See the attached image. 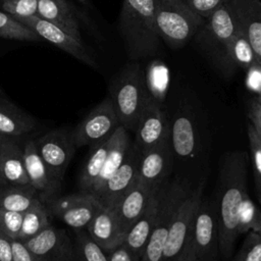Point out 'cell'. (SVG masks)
<instances>
[{
  "mask_svg": "<svg viewBox=\"0 0 261 261\" xmlns=\"http://www.w3.org/2000/svg\"><path fill=\"white\" fill-rule=\"evenodd\" d=\"M40 156L53 178L62 184L67 166L75 153L73 130L60 127L46 133L35 141Z\"/></svg>",
  "mask_w": 261,
  "mask_h": 261,
  "instance_id": "9c48e42d",
  "label": "cell"
},
{
  "mask_svg": "<svg viewBox=\"0 0 261 261\" xmlns=\"http://www.w3.org/2000/svg\"><path fill=\"white\" fill-rule=\"evenodd\" d=\"M109 261H142L141 257L132 252L124 244H120L108 253Z\"/></svg>",
  "mask_w": 261,
  "mask_h": 261,
  "instance_id": "60d3db41",
  "label": "cell"
},
{
  "mask_svg": "<svg viewBox=\"0 0 261 261\" xmlns=\"http://www.w3.org/2000/svg\"><path fill=\"white\" fill-rule=\"evenodd\" d=\"M23 158L30 185L37 192L38 198L45 204L60 196L61 184L56 181L42 157L39 154L35 141H29L23 147Z\"/></svg>",
  "mask_w": 261,
  "mask_h": 261,
  "instance_id": "e0dca14e",
  "label": "cell"
},
{
  "mask_svg": "<svg viewBox=\"0 0 261 261\" xmlns=\"http://www.w3.org/2000/svg\"><path fill=\"white\" fill-rule=\"evenodd\" d=\"M204 181L190 189L171 219L162 261H178L188 249L190 232L196 210L202 200Z\"/></svg>",
  "mask_w": 261,
  "mask_h": 261,
  "instance_id": "ba28073f",
  "label": "cell"
},
{
  "mask_svg": "<svg viewBox=\"0 0 261 261\" xmlns=\"http://www.w3.org/2000/svg\"><path fill=\"white\" fill-rule=\"evenodd\" d=\"M237 30L238 24L229 4L226 2L206 19L204 25L197 33L201 46L224 73L231 71L228 62V47Z\"/></svg>",
  "mask_w": 261,
  "mask_h": 261,
  "instance_id": "8992f818",
  "label": "cell"
},
{
  "mask_svg": "<svg viewBox=\"0 0 261 261\" xmlns=\"http://www.w3.org/2000/svg\"><path fill=\"white\" fill-rule=\"evenodd\" d=\"M51 213L48 206L39 198L23 213L20 231L16 240L24 242L46 229L51 225Z\"/></svg>",
  "mask_w": 261,
  "mask_h": 261,
  "instance_id": "4316f807",
  "label": "cell"
},
{
  "mask_svg": "<svg viewBox=\"0 0 261 261\" xmlns=\"http://www.w3.org/2000/svg\"><path fill=\"white\" fill-rule=\"evenodd\" d=\"M249 118L257 135L261 139V103L257 99H254L250 103Z\"/></svg>",
  "mask_w": 261,
  "mask_h": 261,
  "instance_id": "7bdbcfd3",
  "label": "cell"
},
{
  "mask_svg": "<svg viewBox=\"0 0 261 261\" xmlns=\"http://www.w3.org/2000/svg\"><path fill=\"white\" fill-rule=\"evenodd\" d=\"M238 28L248 37L257 60L261 61V0H230Z\"/></svg>",
  "mask_w": 261,
  "mask_h": 261,
  "instance_id": "d6986e66",
  "label": "cell"
},
{
  "mask_svg": "<svg viewBox=\"0 0 261 261\" xmlns=\"http://www.w3.org/2000/svg\"><path fill=\"white\" fill-rule=\"evenodd\" d=\"M0 38L28 42H37L41 39L31 29L3 10H0Z\"/></svg>",
  "mask_w": 261,
  "mask_h": 261,
  "instance_id": "d6a6232c",
  "label": "cell"
},
{
  "mask_svg": "<svg viewBox=\"0 0 261 261\" xmlns=\"http://www.w3.org/2000/svg\"><path fill=\"white\" fill-rule=\"evenodd\" d=\"M0 261H13L12 239L0 230Z\"/></svg>",
  "mask_w": 261,
  "mask_h": 261,
  "instance_id": "ee69618b",
  "label": "cell"
},
{
  "mask_svg": "<svg viewBox=\"0 0 261 261\" xmlns=\"http://www.w3.org/2000/svg\"><path fill=\"white\" fill-rule=\"evenodd\" d=\"M37 15L83 42L77 15L66 0H38Z\"/></svg>",
  "mask_w": 261,
  "mask_h": 261,
  "instance_id": "44dd1931",
  "label": "cell"
},
{
  "mask_svg": "<svg viewBox=\"0 0 261 261\" xmlns=\"http://www.w3.org/2000/svg\"><path fill=\"white\" fill-rule=\"evenodd\" d=\"M46 205L52 217L60 219L75 230L86 229L102 207L94 194L82 190L77 193L59 196Z\"/></svg>",
  "mask_w": 261,
  "mask_h": 261,
  "instance_id": "8fae6325",
  "label": "cell"
},
{
  "mask_svg": "<svg viewBox=\"0 0 261 261\" xmlns=\"http://www.w3.org/2000/svg\"><path fill=\"white\" fill-rule=\"evenodd\" d=\"M156 193H152L139 178L135 185L125 193L113 208L117 217L120 230L123 234L144 213L150 200ZM124 239V238H123Z\"/></svg>",
  "mask_w": 261,
  "mask_h": 261,
  "instance_id": "ac0fdd59",
  "label": "cell"
},
{
  "mask_svg": "<svg viewBox=\"0 0 261 261\" xmlns=\"http://www.w3.org/2000/svg\"><path fill=\"white\" fill-rule=\"evenodd\" d=\"M189 7L203 17L205 20L208 19L215 10H217L222 4L226 3L227 0H185Z\"/></svg>",
  "mask_w": 261,
  "mask_h": 261,
  "instance_id": "f35d334b",
  "label": "cell"
},
{
  "mask_svg": "<svg viewBox=\"0 0 261 261\" xmlns=\"http://www.w3.org/2000/svg\"><path fill=\"white\" fill-rule=\"evenodd\" d=\"M248 154L234 151L222 161L216 202L220 256L228 260L239 234V214L247 193Z\"/></svg>",
  "mask_w": 261,
  "mask_h": 261,
  "instance_id": "6da1fadb",
  "label": "cell"
},
{
  "mask_svg": "<svg viewBox=\"0 0 261 261\" xmlns=\"http://www.w3.org/2000/svg\"><path fill=\"white\" fill-rule=\"evenodd\" d=\"M86 230L91 238L108 254L123 241V234L113 209L101 207Z\"/></svg>",
  "mask_w": 261,
  "mask_h": 261,
  "instance_id": "ffe728a7",
  "label": "cell"
},
{
  "mask_svg": "<svg viewBox=\"0 0 261 261\" xmlns=\"http://www.w3.org/2000/svg\"><path fill=\"white\" fill-rule=\"evenodd\" d=\"M257 60L248 37L239 28L228 47V62L231 70L236 67L248 69Z\"/></svg>",
  "mask_w": 261,
  "mask_h": 261,
  "instance_id": "4dcf8cb0",
  "label": "cell"
},
{
  "mask_svg": "<svg viewBox=\"0 0 261 261\" xmlns=\"http://www.w3.org/2000/svg\"><path fill=\"white\" fill-rule=\"evenodd\" d=\"M23 213L0 209V230L12 240H16L21 228Z\"/></svg>",
  "mask_w": 261,
  "mask_h": 261,
  "instance_id": "74e56055",
  "label": "cell"
},
{
  "mask_svg": "<svg viewBox=\"0 0 261 261\" xmlns=\"http://www.w3.org/2000/svg\"><path fill=\"white\" fill-rule=\"evenodd\" d=\"M256 99L261 103V96H257V97H256Z\"/></svg>",
  "mask_w": 261,
  "mask_h": 261,
  "instance_id": "f907efd6",
  "label": "cell"
},
{
  "mask_svg": "<svg viewBox=\"0 0 261 261\" xmlns=\"http://www.w3.org/2000/svg\"><path fill=\"white\" fill-rule=\"evenodd\" d=\"M135 133L134 144L141 154L170 136V122L161 103L151 96L141 113Z\"/></svg>",
  "mask_w": 261,
  "mask_h": 261,
  "instance_id": "5bb4252c",
  "label": "cell"
},
{
  "mask_svg": "<svg viewBox=\"0 0 261 261\" xmlns=\"http://www.w3.org/2000/svg\"><path fill=\"white\" fill-rule=\"evenodd\" d=\"M72 261H109V257L86 229H77L73 239Z\"/></svg>",
  "mask_w": 261,
  "mask_h": 261,
  "instance_id": "1f68e13d",
  "label": "cell"
},
{
  "mask_svg": "<svg viewBox=\"0 0 261 261\" xmlns=\"http://www.w3.org/2000/svg\"><path fill=\"white\" fill-rule=\"evenodd\" d=\"M145 79L150 96L159 103L165 98L169 85V69L160 59L152 60L145 71Z\"/></svg>",
  "mask_w": 261,
  "mask_h": 261,
  "instance_id": "f546056e",
  "label": "cell"
},
{
  "mask_svg": "<svg viewBox=\"0 0 261 261\" xmlns=\"http://www.w3.org/2000/svg\"><path fill=\"white\" fill-rule=\"evenodd\" d=\"M110 99L119 123L126 130L136 129L141 113L150 98L145 71L138 62L126 64L110 85Z\"/></svg>",
  "mask_w": 261,
  "mask_h": 261,
  "instance_id": "3957f363",
  "label": "cell"
},
{
  "mask_svg": "<svg viewBox=\"0 0 261 261\" xmlns=\"http://www.w3.org/2000/svg\"><path fill=\"white\" fill-rule=\"evenodd\" d=\"M120 125L110 97L95 106L73 129L76 148L93 147L107 140Z\"/></svg>",
  "mask_w": 261,
  "mask_h": 261,
  "instance_id": "30bf717a",
  "label": "cell"
},
{
  "mask_svg": "<svg viewBox=\"0 0 261 261\" xmlns=\"http://www.w3.org/2000/svg\"><path fill=\"white\" fill-rule=\"evenodd\" d=\"M178 261H197V260L194 258V256L192 255L191 251L189 249H187V251L185 252L184 256Z\"/></svg>",
  "mask_w": 261,
  "mask_h": 261,
  "instance_id": "f6af8a7d",
  "label": "cell"
},
{
  "mask_svg": "<svg viewBox=\"0 0 261 261\" xmlns=\"http://www.w3.org/2000/svg\"><path fill=\"white\" fill-rule=\"evenodd\" d=\"M1 7L13 17H30L37 15L38 0H1Z\"/></svg>",
  "mask_w": 261,
  "mask_h": 261,
  "instance_id": "8d00e7d4",
  "label": "cell"
},
{
  "mask_svg": "<svg viewBox=\"0 0 261 261\" xmlns=\"http://www.w3.org/2000/svg\"><path fill=\"white\" fill-rule=\"evenodd\" d=\"M170 139L174 156L189 158L194 155L196 148L195 125L186 114L177 115L170 123Z\"/></svg>",
  "mask_w": 261,
  "mask_h": 261,
  "instance_id": "484cf974",
  "label": "cell"
},
{
  "mask_svg": "<svg viewBox=\"0 0 261 261\" xmlns=\"http://www.w3.org/2000/svg\"><path fill=\"white\" fill-rule=\"evenodd\" d=\"M118 29L132 60L156 54L160 48L154 0H123Z\"/></svg>",
  "mask_w": 261,
  "mask_h": 261,
  "instance_id": "7a4b0ae2",
  "label": "cell"
},
{
  "mask_svg": "<svg viewBox=\"0 0 261 261\" xmlns=\"http://www.w3.org/2000/svg\"><path fill=\"white\" fill-rule=\"evenodd\" d=\"M228 1H230V0H227V2H228Z\"/></svg>",
  "mask_w": 261,
  "mask_h": 261,
  "instance_id": "816d5d0a",
  "label": "cell"
},
{
  "mask_svg": "<svg viewBox=\"0 0 261 261\" xmlns=\"http://www.w3.org/2000/svg\"><path fill=\"white\" fill-rule=\"evenodd\" d=\"M154 10L161 40L174 49L186 45L206 21L185 0H154Z\"/></svg>",
  "mask_w": 261,
  "mask_h": 261,
  "instance_id": "277c9868",
  "label": "cell"
},
{
  "mask_svg": "<svg viewBox=\"0 0 261 261\" xmlns=\"http://www.w3.org/2000/svg\"><path fill=\"white\" fill-rule=\"evenodd\" d=\"M109 146L110 137L107 140L91 147V152L79 177V187L82 191L91 192L92 187L104 165Z\"/></svg>",
  "mask_w": 261,
  "mask_h": 261,
  "instance_id": "f1b7e54d",
  "label": "cell"
},
{
  "mask_svg": "<svg viewBox=\"0 0 261 261\" xmlns=\"http://www.w3.org/2000/svg\"><path fill=\"white\" fill-rule=\"evenodd\" d=\"M37 198V192L30 184L5 186L0 190V209L24 213Z\"/></svg>",
  "mask_w": 261,
  "mask_h": 261,
  "instance_id": "83f0119b",
  "label": "cell"
},
{
  "mask_svg": "<svg viewBox=\"0 0 261 261\" xmlns=\"http://www.w3.org/2000/svg\"><path fill=\"white\" fill-rule=\"evenodd\" d=\"M190 189L188 184L178 178L168 179L160 188L157 218L151 236L143 250L142 261H162L171 219Z\"/></svg>",
  "mask_w": 261,
  "mask_h": 261,
  "instance_id": "5b68a950",
  "label": "cell"
},
{
  "mask_svg": "<svg viewBox=\"0 0 261 261\" xmlns=\"http://www.w3.org/2000/svg\"><path fill=\"white\" fill-rule=\"evenodd\" d=\"M248 139L257 197L261 204V139L251 123L248 125Z\"/></svg>",
  "mask_w": 261,
  "mask_h": 261,
  "instance_id": "e575fe53",
  "label": "cell"
},
{
  "mask_svg": "<svg viewBox=\"0 0 261 261\" xmlns=\"http://www.w3.org/2000/svg\"><path fill=\"white\" fill-rule=\"evenodd\" d=\"M36 127V119L4 97H0V133L17 139Z\"/></svg>",
  "mask_w": 261,
  "mask_h": 261,
  "instance_id": "d4e9b609",
  "label": "cell"
},
{
  "mask_svg": "<svg viewBox=\"0 0 261 261\" xmlns=\"http://www.w3.org/2000/svg\"><path fill=\"white\" fill-rule=\"evenodd\" d=\"M79 2H81V3H83V4H87V0H77Z\"/></svg>",
  "mask_w": 261,
  "mask_h": 261,
  "instance_id": "681fc988",
  "label": "cell"
},
{
  "mask_svg": "<svg viewBox=\"0 0 261 261\" xmlns=\"http://www.w3.org/2000/svg\"><path fill=\"white\" fill-rule=\"evenodd\" d=\"M7 138H9V137H6V136H4V135H2V134L0 133V146H1V144H2Z\"/></svg>",
  "mask_w": 261,
  "mask_h": 261,
  "instance_id": "bcb514c9",
  "label": "cell"
},
{
  "mask_svg": "<svg viewBox=\"0 0 261 261\" xmlns=\"http://www.w3.org/2000/svg\"><path fill=\"white\" fill-rule=\"evenodd\" d=\"M12 257L13 261H37L23 242L19 240H12Z\"/></svg>",
  "mask_w": 261,
  "mask_h": 261,
  "instance_id": "b9f144b4",
  "label": "cell"
},
{
  "mask_svg": "<svg viewBox=\"0 0 261 261\" xmlns=\"http://www.w3.org/2000/svg\"><path fill=\"white\" fill-rule=\"evenodd\" d=\"M250 231L261 232V208L247 194L239 214V234Z\"/></svg>",
  "mask_w": 261,
  "mask_h": 261,
  "instance_id": "836d02e7",
  "label": "cell"
},
{
  "mask_svg": "<svg viewBox=\"0 0 261 261\" xmlns=\"http://www.w3.org/2000/svg\"><path fill=\"white\" fill-rule=\"evenodd\" d=\"M130 143L132 142L127 130L123 126L119 125L110 137V146L107 157L105 159L101 172L95 184L93 185L90 193L94 194L95 196L100 193L106 181L122 163Z\"/></svg>",
  "mask_w": 261,
  "mask_h": 261,
  "instance_id": "603a6c76",
  "label": "cell"
},
{
  "mask_svg": "<svg viewBox=\"0 0 261 261\" xmlns=\"http://www.w3.org/2000/svg\"><path fill=\"white\" fill-rule=\"evenodd\" d=\"M174 161L170 136L160 144L141 154L139 165L140 180L152 192L157 193L169 178Z\"/></svg>",
  "mask_w": 261,
  "mask_h": 261,
  "instance_id": "7c38bea8",
  "label": "cell"
},
{
  "mask_svg": "<svg viewBox=\"0 0 261 261\" xmlns=\"http://www.w3.org/2000/svg\"><path fill=\"white\" fill-rule=\"evenodd\" d=\"M188 249L197 261H218L219 228L215 201L202 198L194 215Z\"/></svg>",
  "mask_w": 261,
  "mask_h": 261,
  "instance_id": "52a82bcc",
  "label": "cell"
},
{
  "mask_svg": "<svg viewBox=\"0 0 261 261\" xmlns=\"http://www.w3.org/2000/svg\"><path fill=\"white\" fill-rule=\"evenodd\" d=\"M159 203V191L152 197L144 213L127 230L122 241L132 252L142 256L143 250L151 236L152 229L155 225Z\"/></svg>",
  "mask_w": 261,
  "mask_h": 261,
  "instance_id": "cb8c5ba5",
  "label": "cell"
},
{
  "mask_svg": "<svg viewBox=\"0 0 261 261\" xmlns=\"http://www.w3.org/2000/svg\"><path fill=\"white\" fill-rule=\"evenodd\" d=\"M19 22L27 25L40 38H43L61 50L70 54L74 58L84 62L85 64L96 67L97 62L91 52L86 48L83 42L75 40L66 32L56 27L55 24L43 19L38 15L30 17H15Z\"/></svg>",
  "mask_w": 261,
  "mask_h": 261,
  "instance_id": "9a60e30c",
  "label": "cell"
},
{
  "mask_svg": "<svg viewBox=\"0 0 261 261\" xmlns=\"http://www.w3.org/2000/svg\"><path fill=\"white\" fill-rule=\"evenodd\" d=\"M140 159L141 153L132 142L120 166L106 181L100 193L96 195L102 207L113 209L135 185L139 176Z\"/></svg>",
  "mask_w": 261,
  "mask_h": 261,
  "instance_id": "4fadbf2b",
  "label": "cell"
},
{
  "mask_svg": "<svg viewBox=\"0 0 261 261\" xmlns=\"http://www.w3.org/2000/svg\"><path fill=\"white\" fill-rule=\"evenodd\" d=\"M5 186H7V185L4 182V180H3L2 176H1V173H0V190H1L2 188H4Z\"/></svg>",
  "mask_w": 261,
  "mask_h": 261,
  "instance_id": "7dc6e473",
  "label": "cell"
},
{
  "mask_svg": "<svg viewBox=\"0 0 261 261\" xmlns=\"http://www.w3.org/2000/svg\"><path fill=\"white\" fill-rule=\"evenodd\" d=\"M231 261H261V232H248Z\"/></svg>",
  "mask_w": 261,
  "mask_h": 261,
  "instance_id": "d590c367",
  "label": "cell"
},
{
  "mask_svg": "<svg viewBox=\"0 0 261 261\" xmlns=\"http://www.w3.org/2000/svg\"><path fill=\"white\" fill-rule=\"evenodd\" d=\"M23 244L37 261L73 260V241L62 228L50 225Z\"/></svg>",
  "mask_w": 261,
  "mask_h": 261,
  "instance_id": "2e32d148",
  "label": "cell"
},
{
  "mask_svg": "<svg viewBox=\"0 0 261 261\" xmlns=\"http://www.w3.org/2000/svg\"><path fill=\"white\" fill-rule=\"evenodd\" d=\"M0 97H4V92H3L1 87H0Z\"/></svg>",
  "mask_w": 261,
  "mask_h": 261,
  "instance_id": "c3c4849f",
  "label": "cell"
},
{
  "mask_svg": "<svg viewBox=\"0 0 261 261\" xmlns=\"http://www.w3.org/2000/svg\"><path fill=\"white\" fill-rule=\"evenodd\" d=\"M0 173L7 186L29 185L23 149L19 147L16 139L7 138L0 146Z\"/></svg>",
  "mask_w": 261,
  "mask_h": 261,
  "instance_id": "7402d4cb",
  "label": "cell"
},
{
  "mask_svg": "<svg viewBox=\"0 0 261 261\" xmlns=\"http://www.w3.org/2000/svg\"><path fill=\"white\" fill-rule=\"evenodd\" d=\"M247 88L261 96V61L256 60L248 69L246 75Z\"/></svg>",
  "mask_w": 261,
  "mask_h": 261,
  "instance_id": "ab89813d",
  "label": "cell"
}]
</instances>
